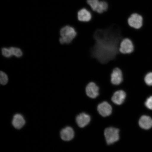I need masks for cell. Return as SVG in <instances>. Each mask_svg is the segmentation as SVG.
<instances>
[{
    "label": "cell",
    "instance_id": "15",
    "mask_svg": "<svg viewBox=\"0 0 152 152\" xmlns=\"http://www.w3.org/2000/svg\"><path fill=\"white\" fill-rule=\"evenodd\" d=\"M100 1L99 0H87V3L91 9L96 12L99 7Z\"/></svg>",
    "mask_w": 152,
    "mask_h": 152
},
{
    "label": "cell",
    "instance_id": "4",
    "mask_svg": "<svg viewBox=\"0 0 152 152\" xmlns=\"http://www.w3.org/2000/svg\"><path fill=\"white\" fill-rule=\"evenodd\" d=\"M104 135L107 143L113 144L119 139V129L112 127L107 128L104 130Z\"/></svg>",
    "mask_w": 152,
    "mask_h": 152
},
{
    "label": "cell",
    "instance_id": "7",
    "mask_svg": "<svg viewBox=\"0 0 152 152\" xmlns=\"http://www.w3.org/2000/svg\"><path fill=\"white\" fill-rule=\"evenodd\" d=\"M123 81V75L122 71L119 68H115L112 72L111 75V81L113 85L118 86L120 85Z\"/></svg>",
    "mask_w": 152,
    "mask_h": 152
},
{
    "label": "cell",
    "instance_id": "21",
    "mask_svg": "<svg viewBox=\"0 0 152 152\" xmlns=\"http://www.w3.org/2000/svg\"><path fill=\"white\" fill-rule=\"evenodd\" d=\"M145 104L148 109L152 110V96H150L146 100Z\"/></svg>",
    "mask_w": 152,
    "mask_h": 152
},
{
    "label": "cell",
    "instance_id": "20",
    "mask_svg": "<svg viewBox=\"0 0 152 152\" xmlns=\"http://www.w3.org/2000/svg\"><path fill=\"white\" fill-rule=\"evenodd\" d=\"M1 52L3 56L6 58H10L12 56L9 48H3L2 49Z\"/></svg>",
    "mask_w": 152,
    "mask_h": 152
},
{
    "label": "cell",
    "instance_id": "8",
    "mask_svg": "<svg viewBox=\"0 0 152 152\" xmlns=\"http://www.w3.org/2000/svg\"><path fill=\"white\" fill-rule=\"evenodd\" d=\"M126 94L124 90H119L115 91L112 96L111 100L115 104H122L126 98Z\"/></svg>",
    "mask_w": 152,
    "mask_h": 152
},
{
    "label": "cell",
    "instance_id": "9",
    "mask_svg": "<svg viewBox=\"0 0 152 152\" xmlns=\"http://www.w3.org/2000/svg\"><path fill=\"white\" fill-rule=\"evenodd\" d=\"M77 18L80 22L88 23L92 20V16L90 11L86 8H84L80 9L78 12Z\"/></svg>",
    "mask_w": 152,
    "mask_h": 152
},
{
    "label": "cell",
    "instance_id": "14",
    "mask_svg": "<svg viewBox=\"0 0 152 152\" xmlns=\"http://www.w3.org/2000/svg\"><path fill=\"white\" fill-rule=\"evenodd\" d=\"M12 124L15 128L19 129L22 128L25 124V121L21 115L17 114L13 118Z\"/></svg>",
    "mask_w": 152,
    "mask_h": 152
},
{
    "label": "cell",
    "instance_id": "5",
    "mask_svg": "<svg viewBox=\"0 0 152 152\" xmlns=\"http://www.w3.org/2000/svg\"><path fill=\"white\" fill-rule=\"evenodd\" d=\"M134 43L132 40L129 38H125L121 41L119 50L121 54H129L134 52Z\"/></svg>",
    "mask_w": 152,
    "mask_h": 152
},
{
    "label": "cell",
    "instance_id": "11",
    "mask_svg": "<svg viewBox=\"0 0 152 152\" xmlns=\"http://www.w3.org/2000/svg\"><path fill=\"white\" fill-rule=\"evenodd\" d=\"M91 118L87 114L83 113L78 115L76 118V121L78 126L80 128H83L90 123Z\"/></svg>",
    "mask_w": 152,
    "mask_h": 152
},
{
    "label": "cell",
    "instance_id": "1",
    "mask_svg": "<svg viewBox=\"0 0 152 152\" xmlns=\"http://www.w3.org/2000/svg\"><path fill=\"white\" fill-rule=\"evenodd\" d=\"M94 43L90 49L91 57L102 64L115 59L119 52L120 44L124 39L122 28L116 24L99 28L94 34Z\"/></svg>",
    "mask_w": 152,
    "mask_h": 152
},
{
    "label": "cell",
    "instance_id": "3",
    "mask_svg": "<svg viewBox=\"0 0 152 152\" xmlns=\"http://www.w3.org/2000/svg\"><path fill=\"white\" fill-rule=\"evenodd\" d=\"M143 17L137 12L133 13L127 19L129 26L135 29H140L143 26Z\"/></svg>",
    "mask_w": 152,
    "mask_h": 152
},
{
    "label": "cell",
    "instance_id": "17",
    "mask_svg": "<svg viewBox=\"0 0 152 152\" xmlns=\"http://www.w3.org/2000/svg\"><path fill=\"white\" fill-rule=\"evenodd\" d=\"M9 48L10 49L12 56H14L18 58H20L22 56V51L20 49L14 47Z\"/></svg>",
    "mask_w": 152,
    "mask_h": 152
},
{
    "label": "cell",
    "instance_id": "10",
    "mask_svg": "<svg viewBox=\"0 0 152 152\" xmlns=\"http://www.w3.org/2000/svg\"><path fill=\"white\" fill-rule=\"evenodd\" d=\"M97 109L99 113L103 117L110 115L112 112L111 106L106 102H102L99 104Z\"/></svg>",
    "mask_w": 152,
    "mask_h": 152
},
{
    "label": "cell",
    "instance_id": "19",
    "mask_svg": "<svg viewBox=\"0 0 152 152\" xmlns=\"http://www.w3.org/2000/svg\"><path fill=\"white\" fill-rule=\"evenodd\" d=\"M144 82L149 86H152V72H149L146 74L144 77Z\"/></svg>",
    "mask_w": 152,
    "mask_h": 152
},
{
    "label": "cell",
    "instance_id": "2",
    "mask_svg": "<svg viewBox=\"0 0 152 152\" xmlns=\"http://www.w3.org/2000/svg\"><path fill=\"white\" fill-rule=\"evenodd\" d=\"M61 37L60 42L62 44H69L73 42L77 35L75 28L71 26H67L62 28L60 30Z\"/></svg>",
    "mask_w": 152,
    "mask_h": 152
},
{
    "label": "cell",
    "instance_id": "13",
    "mask_svg": "<svg viewBox=\"0 0 152 152\" xmlns=\"http://www.w3.org/2000/svg\"><path fill=\"white\" fill-rule=\"evenodd\" d=\"M74 132L73 129L70 127H66L63 129L61 132V137L64 141H69L74 137Z\"/></svg>",
    "mask_w": 152,
    "mask_h": 152
},
{
    "label": "cell",
    "instance_id": "16",
    "mask_svg": "<svg viewBox=\"0 0 152 152\" xmlns=\"http://www.w3.org/2000/svg\"><path fill=\"white\" fill-rule=\"evenodd\" d=\"M108 4L107 2L104 1H100L99 8L96 11L98 14H101L107 11L108 8Z\"/></svg>",
    "mask_w": 152,
    "mask_h": 152
},
{
    "label": "cell",
    "instance_id": "12",
    "mask_svg": "<svg viewBox=\"0 0 152 152\" xmlns=\"http://www.w3.org/2000/svg\"><path fill=\"white\" fill-rule=\"evenodd\" d=\"M139 124L142 129L148 130L152 127V119L149 116L142 115L140 119Z\"/></svg>",
    "mask_w": 152,
    "mask_h": 152
},
{
    "label": "cell",
    "instance_id": "18",
    "mask_svg": "<svg viewBox=\"0 0 152 152\" xmlns=\"http://www.w3.org/2000/svg\"><path fill=\"white\" fill-rule=\"evenodd\" d=\"M8 82V77L7 74L2 71L0 73V83L1 85H6Z\"/></svg>",
    "mask_w": 152,
    "mask_h": 152
},
{
    "label": "cell",
    "instance_id": "6",
    "mask_svg": "<svg viewBox=\"0 0 152 152\" xmlns=\"http://www.w3.org/2000/svg\"><path fill=\"white\" fill-rule=\"evenodd\" d=\"M85 93L89 98L94 99L99 96L100 88L94 82H91L86 86Z\"/></svg>",
    "mask_w": 152,
    "mask_h": 152
}]
</instances>
